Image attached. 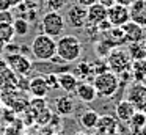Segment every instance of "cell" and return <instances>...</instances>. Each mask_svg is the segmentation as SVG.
I'll return each instance as SVG.
<instances>
[{
	"instance_id": "36",
	"label": "cell",
	"mask_w": 146,
	"mask_h": 135,
	"mask_svg": "<svg viewBox=\"0 0 146 135\" xmlns=\"http://www.w3.org/2000/svg\"><path fill=\"white\" fill-rule=\"evenodd\" d=\"M66 2H76V0H66Z\"/></svg>"
},
{
	"instance_id": "11",
	"label": "cell",
	"mask_w": 146,
	"mask_h": 135,
	"mask_svg": "<svg viewBox=\"0 0 146 135\" xmlns=\"http://www.w3.org/2000/svg\"><path fill=\"white\" fill-rule=\"evenodd\" d=\"M74 93H76L77 99H80L82 102H86V104L96 100V97H98V91H96L94 85L90 83V82H79Z\"/></svg>"
},
{
	"instance_id": "34",
	"label": "cell",
	"mask_w": 146,
	"mask_h": 135,
	"mask_svg": "<svg viewBox=\"0 0 146 135\" xmlns=\"http://www.w3.org/2000/svg\"><path fill=\"white\" fill-rule=\"evenodd\" d=\"M24 0H10V5H11V8H16L17 5H21Z\"/></svg>"
},
{
	"instance_id": "22",
	"label": "cell",
	"mask_w": 146,
	"mask_h": 135,
	"mask_svg": "<svg viewBox=\"0 0 146 135\" xmlns=\"http://www.w3.org/2000/svg\"><path fill=\"white\" fill-rule=\"evenodd\" d=\"M14 28L13 24H0V39L3 41L5 44L13 43L14 41Z\"/></svg>"
},
{
	"instance_id": "5",
	"label": "cell",
	"mask_w": 146,
	"mask_h": 135,
	"mask_svg": "<svg viewBox=\"0 0 146 135\" xmlns=\"http://www.w3.org/2000/svg\"><path fill=\"white\" fill-rule=\"evenodd\" d=\"M107 63H108V68L111 69V72H115L116 75H121L130 68V55L123 49H111L107 55Z\"/></svg>"
},
{
	"instance_id": "23",
	"label": "cell",
	"mask_w": 146,
	"mask_h": 135,
	"mask_svg": "<svg viewBox=\"0 0 146 135\" xmlns=\"http://www.w3.org/2000/svg\"><path fill=\"white\" fill-rule=\"evenodd\" d=\"M129 55H130V58H133V60L146 58V49L141 44V41H140V43H130V53Z\"/></svg>"
},
{
	"instance_id": "15",
	"label": "cell",
	"mask_w": 146,
	"mask_h": 135,
	"mask_svg": "<svg viewBox=\"0 0 146 135\" xmlns=\"http://www.w3.org/2000/svg\"><path fill=\"white\" fill-rule=\"evenodd\" d=\"M118 127V119L111 115L99 116V121L96 124V130L101 135H113Z\"/></svg>"
},
{
	"instance_id": "39",
	"label": "cell",
	"mask_w": 146,
	"mask_h": 135,
	"mask_svg": "<svg viewBox=\"0 0 146 135\" xmlns=\"http://www.w3.org/2000/svg\"><path fill=\"white\" fill-rule=\"evenodd\" d=\"M132 2H137V0H132Z\"/></svg>"
},
{
	"instance_id": "4",
	"label": "cell",
	"mask_w": 146,
	"mask_h": 135,
	"mask_svg": "<svg viewBox=\"0 0 146 135\" xmlns=\"http://www.w3.org/2000/svg\"><path fill=\"white\" fill-rule=\"evenodd\" d=\"M93 85L98 91V96L111 97L119 90V77L111 71H104L101 74H96Z\"/></svg>"
},
{
	"instance_id": "20",
	"label": "cell",
	"mask_w": 146,
	"mask_h": 135,
	"mask_svg": "<svg viewBox=\"0 0 146 135\" xmlns=\"http://www.w3.org/2000/svg\"><path fill=\"white\" fill-rule=\"evenodd\" d=\"M99 121V113L94 110H85L80 115V124L86 129V130H93L96 129V124Z\"/></svg>"
},
{
	"instance_id": "7",
	"label": "cell",
	"mask_w": 146,
	"mask_h": 135,
	"mask_svg": "<svg viewBox=\"0 0 146 135\" xmlns=\"http://www.w3.org/2000/svg\"><path fill=\"white\" fill-rule=\"evenodd\" d=\"M127 100L132 102V105L135 107L137 112L146 113V85L141 82H137L129 88L127 93Z\"/></svg>"
},
{
	"instance_id": "30",
	"label": "cell",
	"mask_w": 146,
	"mask_h": 135,
	"mask_svg": "<svg viewBox=\"0 0 146 135\" xmlns=\"http://www.w3.org/2000/svg\"><path fill=\"white\" fill-rule=\"evenodd\" d=\"M7 9H11L10 0H0V11H7Z\"/></svg>"
},
{
	"instance_id": "12",
	"label": "cell",
	"mask_w": 146,
	"mask_h": 135,
	"mask_svg": "<svg viewBox=\"0 0 146 135\" xmlns=\"http://www.w3.org/2000/svg\"><path fill=\"white\" fill-rule=\"evenodd\" d=\"M135 107L132 105V102H129L127 99H123L115 105V118L121 122H129L130 118L135 113Z\"/></svg>"
},
{
	"instance_id": "10",
	"label": "cell",
	"mask_w": 146,
	"mask_h": 135,
	"mask_svg": "<svg viewBox=\"0 0 146 135\" xmlns=\"http://www.w3.org/2000/svg\"><path fill=\"white\" fill-rule=\"evenodd\" d=\"M130 21L135 24L146 27V0H137L129 5Z\"/></svg>"
},
{
	"instance_id": "27",
	"label": "cell",
	"mask_w": 146,
	"mask_h": 135,
	"mask_svg": "<svg viewBox=\"0 0 146 135\" xmlns=\"http://www.w3.org/2000/svg\"><path fill=\"white\" fill-rule=\"evenodd\" d=\"M96 27H98V31H99V33H105V31H108L111 27H113V25H111L110 22H108V19H105V21L99 22V24L96 25Z\"/></svg>"
},
{
	"instance_id": "29",
	"label": "cell",
	"mask_w": 146,
	"mask_h": 135,
	"mask_svg": "<svg viewBox=\"0 0 146 135\" xmlns=\"http://www.w3.org/2000/svg\"><path fill=\"white\" fill-rule=\"evenodd\" d=\"M98 0H76V3H79V5L85 6V8H88V6H91L93 3H96Z\"/></svg>"
},
{
	"instance_id": "8",
	"label": "cell",
	"mask_w": 146,
	"mask_h": 135,
	"mask_svg": "<svg viewBox=\"0 0 146 135\" xmlns=\"http://www.w3.org/2000/svg\"><path fill=\"white\" fill-rule=\"evenodd\" d=\"M66 24H69V27L72 28H83L86 24V8L79 3H72L68 8L66 16H64Z\"/></svg>"
},
{
	"instance_id": "19",
	"label": "cell",
	"mask_w": 146,
	"mask_h": 135,
	"mask_svg": "<svg viewBox=\"0 0 146 135\" xmlns=\"http://www.w3.org/2000/svg\"><path fill=\"white\" fill-rule=\"evenodd\" d=\"M129 122H130V130H132L133 135H145L143 127L146 126V113L135 112Z\"/></svg>"
},
{
	"instance_id": "9",
	"label": "cell",
	"mask_w": 146,
	"mask_h": 135,
	"mask_svg": "<svg viewBox=\"0 0 146 135\" xmlns=\"http://www.w3.org/2000/svg\"><path fill=\"white\" fill-rule=\"evenodd\" d=\"M107 19L113 27H123L126 22L130 21L129 8L118 5V3H113L110 8H107Z\"/></svg>"
},
{
	"instance_id": "17",
	"label": "cell",
	"mask_w": 146,
	"mask_h": 135,
	"mask_svg": "<svg viewBox=\"0 0 146 135\" xmlns=\"http://www.w3.org/2000/svg\"><path fill=\"white\" fill-rule=\"evenodd\" d=\"M27 91L32 94L33 97H46L49 88L46 85V80L42 75H38V77H33L29 80V86H27Z\"/></svg>"
},
{
	"instance_id": "25",
	"label": "cell",
	"mask_w": 146,
	"mask_h": 135,
	"mask_svg": "<svg viewBox=\"0 0 146 135\" xmlns=\"http://www.w3.org/2000/svg\"><path fill=\"white\" fill-rule=\"evenodd\" d=\"M44 80H46V85H47L49 91L50 90H58V88H60V85H58V77H57V74H54V72L44 74Z\"/></svg>"
},
{
	"instance_id": "31",
	"label": "cell",
	"mask_w": 146,
	"mask_h": 135,
	"mask_svg": "<svg viewBox=\"0 0 146 135\" xmlns=\"http://www.w3.org/2000/svg\"><path fill=\"white\" fill-rule=\"evenodd\" d=\"M98 3H101V5L105 6V8H110V6L115 3V0H98Z\"/></svg>"
},
{
	"instance_id": "32",
	"label": "cell",
	"mask_w": 146,
	"mask_h": 135,
	"mask_svg": "<svg viewBox=\"0 0 146 135\" xmlns=\"http://www.w3.org/2000/svg\"><path fill=\"white\" fill-rule=\"evenodd\" d=\"M19 52L24 53V55H27V53H32V50H30V46H19Z\"/></svg>"
},
{
	"instance_id": "18",
	"label": "cell",
	"mask_w": 146,
	"mask_h": 135,
	"mask_svg": "<svg viewBox=\"0 0 146 135\" xmlns=\"http://www.w3.org/2000/svg\"><path fill=\"white\" fill-rule=\"evenodd\" d=\"M74 108H76V104H74L72 96H69V94L60 96L57 100H55V112L58 113V116H69V115H72Z\"/></svg>"
},
{
	"instance_id": "21",
	"label": "cell",
	"mask_w": 146,
	"mask_h": 135,
	"mask_svg": "<svg viewBox=\"0 0 146 135\" xmlns=\"http://www.w3.org/2000/svg\"><path fill=\"white\" fill-rule=\"evenodd\" d=\"M13 28H14V35L19 38H24L30 33V22L24 17H17L13 21Z\"/></svg>"
},
{
	"instance_id": "2",
	"label": "cell",
	"mask_w": 146,
	"mask_h": 135,
	"mask_svg": "<svg viewBox=\"0 0 146 135\" xmlns=\"http://www.w3.org/2000/svg\"><path fill=\"white\" fill-rule=\"evenodd\" d=\"M33 57L38 61H47L57 55V39L46 33H38L30 44Z\"/></svg>"
},
{
	"instance_id": "6",
	"label": "cell",
	"mask_w": 146,
	"mask_h": 135,
	"mask_svg": "<svg viewBox=\"0 0 146 135\" xmlns=\"http://www.w3.org/2000/svg\"><path fill=\"white\" fill-rule=\"evenodd\" d=\"M7 65L16 75H27L33 69V63L27 55L17 52V53H7Z\"/></svg>"
},
{
	"instance_id": "16",
	"label": "cell",
	"mask_w": 146,
	"mask_h": 135,
	"mask_svg": "<svg viewBox=\"0 0 146 135\" xmlns=\"http://www.w3.org/2000/svg\"><path fill=\"white\" fill-rule=\"evenodd\" d=\"M57 77H58V85H60V88L64 93L71 94V93L76 91L77 85H79V80H77L76 74H72V72H69V71H64V72L57 74Z\"/></svg>"
},
{
	"instance_id": "26",
	"label": "cell",
	"mask_w": 146,
	"mask_h": 135,
	"mask_svg": "<svg viewBox=\"0 0 146 135\" xmlns=\"http://www.w3.org/2000/svg\"><path fill=\"white\" fill-rule=\"evenodd\" d=\"M14 16L11 13V9H7V11H0V24H13Z\"/></svg>"
},
{
	"instance_id": "37",
	"label": "cell",
	"mask_w": 146,
	"mask_h": 135,
	"mask_svg": "<svg viewBox=\"0 0 146 135\" xmlns=\"http://www.w3.org/2000/svg\"><path fill=\"white\" fill-rule=\"evenodd\" d=\"M0 107H2V99H0Z\"/></svg>"
},
{
	"instance_id": "38",
	"label": "cell",
	"mask_w": 146,
	"mask_h": 135,
	"mask_svg": "<svg viewBox=\"0 0 146 135\" xmlns=\"http://www.w3.org/2000/svg\"><path fill=\"white\" fill-rule=\"evenodd\" d=\"M76 135H83V134H76Z\"/></svg>"
},
{
	"instance_id": "24",
	"label": "cell",
	"mask_w": 146,
	"mask_h": 135,
	"mask_svg": "<svg viewBox=\"0 0 146 135\" xmlns=\"http://www.w3.org/2000/svg\"><path fill=\"white\" fill-rule=\"evenodd\" d=\"M47 8V11H60L64 5H66V0H42Z\"/></svg>"
},
{
	"instance_id": "35",
	"label": "cell",
	"mask_w": 146,
	"mask_h": 135,
	"mask_svg": "<svg viewBox=\"0 0 146 135\" xmlns=\"http://www.w3.org/2000/svg\"><path fill=\"white\" fill-rule=\"evenodd\" d=\"M5 46H7V44H5L3 41L0 39V57H2V55L5 53Z\"/></svg>"
},
{
	"instance_id": "13",
	"label": "cell",
	"mask_w": 146,
	"mask_h": 135,
	"mask_svg": "<svg viewBox=\"0 0 146 135\" xmlns=\"http://www.w3.org/2000/svg\"><path fill=\"white\" fill-rule=\"evenodd\" d=\"M121 28L124 31V41L126 43H140V41H143V27L141 25L129 21Z\"/></svg>"
},
{
	"instance_id": "1",
	"label": "cell",
	"mask_w": 146,
	"mask_h": 135,
	"mask_svg": "<svg viewBox=\"0 0 146 135\" xmlns=\"http://www.w3.org/2000/svg\"><path fill=\"white\" fill-rule=\"evenodd\" d=\"M83 46L76 35H61L57 39V57L63 63H74L82 57Z\"/></svg>"
},
{
	"instance_id": "3",
	"label": "cell",
	"mask_w": 146,
	"mask_h": 135,
	"mask_svg": "<svg viewBox=\"0 0 146 135\" xmlns=\"http://www.w3.org/2000/svg\"><path fill=\"white\" fill-rule=\"evenodd\" d=\"M66 27L64 16L60 11H46L39 22L41 33H46L52 38H60Z\"/></svg>"
},
{
	"instance_id": "28",
	"label": "cell",
	"mask_w": 146,
	"mask_h": 135,
	"mask_svg": "<svg viewBox=\"0 0 146 135\" xmlns=\"http://www.w3.org/2000/svg\"><path fill=\"white\" fill-rule=\"evenodd\" d=\"M5 52H7V53H17V52H19V44L8 43L7 46H5Z\"/></svg>"
},
{
	"instance_id": "33",
	"label": "cell",
	"mask_w": 146,
	"mask_h": 135,
	"mask_svg": "<svg viewBox=\"0 0 146 135\" xmlns=\"http://www.w3.org/2000/svg\"><path fill=\"white\" fill-rule=\"evenodd\" d=\"M115 3H118V5H123V6H127V8H129V5L132 3V0H115Z\"/></svg>"
},
{
	"instance_id": "14",
	"label": "cell",
	"mask_w": 146,
	"mask_h": 135,
	"mask_svg": "<svg viewBox=\"0 0 146 135\" xmlns=\"http://www.w3.org/2000/svg\"><path fill=\"white\" fill-rule=\"evenodd\" d=\"M107 19V8L102 6L101 3H93L91 6L86 8V24L98 25L99 22Z\"/></svg>"
}]
</instances>
